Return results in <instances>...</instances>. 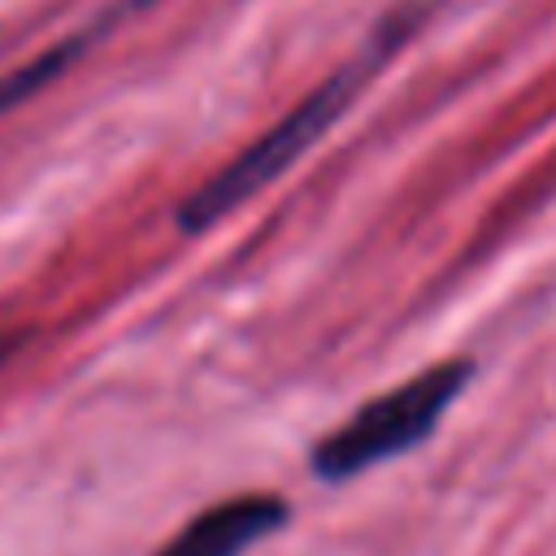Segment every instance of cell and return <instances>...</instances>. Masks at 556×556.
<instances>
[{"label": "cell", "instance_id": "5", "mask_svg": "<svg viewBox=\"0 0 556 556\" xmlns=\"http://www.w3.org/2000/svg\"><path fill=\"white\" fill-rule=\"evenodd\" d=\"M0 356H4V352H0Z\"/></svg>", "mask_w": 556, "mask_h": 556}, {"label": "cell", "instance_id": "1", "mask_svg": "<svg viewBox=\"0 0 556 556\" xmlns=\"http://www.w3.org/2000/svg\"><path fill=\"white\" fill-rule=\"evenodd\" d=\"M413 35V13H400L391 22H382L374 30V39L361 48V56H352L348 65H339L317 91H308L278 126H269L252 148H243L230 165H222L204 187H195L182 208H178V226L182 230H208L222 217H230L243 200H252L256 191H265L291 161H300L356 100V91L391 61V52Z\"/></svg>", "mask_w": 556, "mask_h": 556}, {"label": "cell", "instance_id": "3", "mask_svg": "<svg viewBox=\"0 0 556 556\" xmlns=\"http://www.w3.org/2000/svg\"><path fill=\"white\" fill-rule=\"evenodd\" d=\"M291 508L278 495H235L191 517L156 556H243L265 534L287 526Z\"/></svg>", "mask_w": 556, "mask_h": 556}, {"label": "cell", "instance_id": "4", "mask_svg": "<svg viewBox=\"0 0 556 556\" xmlns=\"http://www.w3.org/2000/svg\"><path fill=\"white\" fill-rule=\"evenodd\" d=\"M117 17H126L122 9H113V13H104L91 30H78V35H70V39H61V43H52V48H43L39 56H30L26 65H17V70H9L4 78H0V117L4 113H13V109H22L30 96H39L52 78H61L65 70H70V61L100 35V30H109Z\"/></svg>", "mask_w": 556, "mask_h": 556}, {"label": "cell", "instance_id": "2", "mask_svg": "<svg viewBox=\"0 0 556 556\" xmlns=\"http://www.w3.org/2000/svg\"><path fill=\"white\" fill-rule=\"evenodd\" d=\"M469 378H473V361H439L404 378L400 387L361 404L343 426H334L308 452V469L321 482H348L391 456H404L408 447L430 439V430L469 387Z\"/></svg>", "mask_w": 556, "mask_h": 556}]
</instances>
